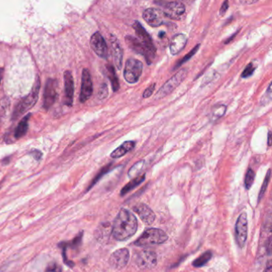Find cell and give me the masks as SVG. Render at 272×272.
<instances>
[{
    "instance_id": "8",
    "label": "cell",
    "mask_w": 272,
    "mask_h": 272,
    "mask_svg": "<svg viewBox=\"0 0 272 272\" xmlns=\"http://www.w3.org/2000/svg\"><path fill=\"white\" fill-rule=\"evenodd\" d=\"M247 238V216L243 212L239 215L235 224V240L240 248H243Z\"/></svg>"
},
{
    "instance_id": "35",
    "label": "cell",
    "mask_w": 272,
    "mask_h": 272,
    "mask_svg": "<svg viewBox=\"0 0 272 272\" xmlns=\"http://www.w3.org/2000/svg\"><path fill=\"white\" fill-rule=\"evenodd\" d=\"M227 9H228V0H225V1L223 2V5H222L220 10H219V14H220V16H223V14H225Z\"/></svg>"
},
{
    "instance_id": "1",
    "label": "cell",
    "mask_w": 272,
    "mask_h": 272,
    "mask_svg": "<svg viewBox=\"0 0 272 272\" xmlns=\"http://www.w3.org/2000/svg\"><path fill=\"white\" fill-rule=\"evenodd\" d=\"M137 230V218L126 208L120 210L112 228L113 236L117 240H125L134 235Z\"/></svg>"
},
{
    "instance_id": "7",
    "label": "cell",
    "mask_w": 272,
    "mask_h": 272,
    "mask_svg": "<svg viewBox=\"0 0 272 272\" xmlns=\"http://www.w3.org/2000/svg\"><path fill=\"white\" fill-rule=\"evenodd\" d=\"M163 14L171 20H180L185 13V6L179 1L167 2L161 4Z\"/></svg>"
},
{
    "instance_id": "30",
    "label": "cell",
    "mask_w": 272,
    "mask_h": 272,
    "mask_svg": "<svg viewBox=\"0 0 272 272\" xmlns=\"http://www.w3.org/2000/svg\"><path fill=\"white\" fill-rule=\"evenodd\" d=\"M110 168H111V164L106 166L103 168V169H102V170L98 173V174H97L95 178L93 180L92 182H91V184H90L87 190H90V188H92V187L94 186L95 185V184H96V183L98 182L99 181V180H100V179L102 178L106 174H107L108 172L110 171Z\"/></svg>"
},
{
    "instance_id": "14",
    "label": "cell",
    "mask_w": 272,
    "mask_h": 272,
    "mask_svg": "<svg viewBox=\"0 0 272 272\" xmlns=\"http://www.w3.org/2000/svg\"><path fill=\"white\" fill-rule=\"evenodd\" d=\"M129 260V252L128 249H118L112 254L110 264L114 268L122 269L127 265Z\"/></svg>"
},
{
    "instance_id": "18",
    "label": "cell",
    "mask_w": 272,
    "mask_h": 272,
    "mask_svg": "<svg viewBox=\"0 0 272 272\" xmlns=\"http://www.w3.org/2000/svg\"><path fill=\"white\" fill-rule=\"evenodd\" d=\"M133 211L138 214L141 220L148 226L152 224L155 220V214L149 206L144 203H139L133 207Z\"/></svg>"
},
{
    "instance_id": "40",
    "label": "cell",
    "mask_w": 272,
    "mask_h": 272,
    "mask_svg": "<svg viewBox=\"0 0 272 272\" xmlns=\"http://www.w3.org/2000/svg\"><path fill=\"white\" fill-rule=\"evenodd\" d=\"M9 161H10V158H6L5 160H3V164H9Z\"/></svg>"
},
{
    "instance_id": "12",
    "label": "cell",
    "mask_w": 272,
    "mask_h": 272,
    "mask_svg": "<svg viewBox=\"0 0 272 272\" xmlns=\"http://www.w3.org/2000/svg\"><path fill=\"white\" fill-rule=\"evenodd\" d=\"M125 40H126V44H127L128 46H129L132 50L137 52L138 54H141L142 55V56H145L148 64H151V63H152L153 59H154V55L152 54L138 39L133 37V36H129V35H128V36H126Z\"/></svg>"
},
{
    "instance_id": "17",
    "label": "cell",
    "mask_w": 272,
    "mask_h": 272,
    "mask_svg": "<svg viewBox=\"0 0 272 272\" xmlns=\"http://www.w3.org/2000/svg\"><path fill=\"white\" fill-rule=\"evenodd\" d=\"M65 84V104L71 107L74 102V94H75V86L74 79L71 71H66L64 72Z\"/></svg>"
},
{
    "instance_id": "36",
    "label": "cell",
    "mask_w": 272,
    "mask_h": 272,
    "mask_svg": "<svg viewBox=\"0 0 272 272\" xmlns=\"http://www.w3.org/2000/svg\"><path fill=\"white\" fill-rule=\"evenodd\" d=\"M31 154H32V156H33V157L35 158L36 160H38V161L41 160L42 156H43V154H42V152L39 150H32V152H31Z\"/></svg>"
},
{
    "instance_id": "16",
    "label": "cell",
    "mask_w": 272,
    "mask_h": 272,
    "mask_svg": "<svg viewBox=\"0 0 272 272\" xmlns=\"http://www.w3.org/2000/svg\"><path fill=\"white\" fill-rule=\"evenodd\" d=\"M110 47H111L112 55L114 58V64L118 70H122L123 64V50L120 42L114 35L110 38Z\"/></svg>"
},
{
    "instance_id": "38",
    "label": "cell",
    "mask_w": 272,
    "mask_h": 272,
    "mask_svg": "<svg viewBox=\"0 0 272 272\" xmlns=\"http://www.w3.org/2000/svg\"><path fill=\"white\" fill-rule=\"evenodd\" d=\"M268 146H271V132L270 130H269L268 132Z\"/></svg>"
},
{
    "instance_id": "4",
    "label": "cell",
    "mask_w": 272,
    "mask_h": 272,
    "mask_svg": "<svg viewBox=\"0 0 272 272\" xmlns=\"http://www.w3.org/2000/svg\"><path fill=\"white\" fill-rule=\"evenodd\" d=\"M188 75V70L187 68H183L180 70L179 72H176L174 76L166 82L165 84H163L162 87L158 90L156 95H155V99L160 100L165 98L168 94H170L175 88L178 87L184 79L186 78Z\"/></svg>"
},
{
    "instance_id": "41",
    "label": "cell",
    "mask_w": 272,
    "mask_h": 272,
    "mask_svg": "<svg viewBox=\"0 0 272 272\" xmlns=\"http://www.w3.org/2000/svg\"><path fill=\"white\" fill-rule=\"evenodd\" d=\"M193 1V0H179V2H190Z\"/></svg>"
},
{
    "instance_id": "31",
    "label": "cell",
    "mask_w": 272,
    "mask_h": 272,
    "mask_svg": "<svg viewBox=\"0 0 272 272\" xmlns=\"http://www.w3.org/2000/svg\"><path fill=\"white\" fill-rule=\"evenodd\" d=\"M254 70H255V66H254V64L252 62L250 63V64H247V67L243 70V72H242V75H241V78H250V76H252Z\"/></svg>"
},
{
    "instance_id": "9",
    "label": "cell",
    "mask_w": 272,
    "mask_h": 272,
    "mask_svg": "<svg viewBox=\"0 0 272 272\" xmlns=\"http://www.w3.org/2000/svg\"><path fill=\"white\" fill-rule=\"evenodd\" d=\"M90 46L94 52L99 58L107 59L109 56V50L105 38L99 32H96L92 35L90 38Z\"/></svg>"
},
{
    "instance_id": "21",
    "label": "cell",
    "mask_w": 272,
    "mask_h": 272,
    "mask_svg": "<svg viewBox=\"0 0 272 272\" xmlns=\"http://www.w3.org/2000/svg\"><path fill=\"white\" fill-rule=\"evenodd\" d=\"M145 174L138 175L137 177L134 178L133 180L127 183L125 186L122 188V191H121V196H124V195L127 194L128 192L133 190V188H135L136 187L141 185V183L143 182L145 180Z\"/></svg>"
},
{
    "instance_id": "28",
    "label": "cell",
    "mask_w": 272,
    "mask_h": 272,
    "mask_svg": "<svg viewBox=\"0 0 272 272\" xmlns=\"http://www.w3.org/2000/svg\"><path fill=\"white\" fill-rule=\"evenodd\" d=\"M144 164H145V161L138 162L137 164H134L131 169L129 170V177L133 178L138 176L140 171L143 168Z\"/></svg>"
},
{
    "instance_id": "23",
    "label": "cell",
    "mask_w": 272,
    "mask_h": 272,
    "mask_svg": "<svg viewBox=\"0 0 272 272\" xmlns=\"http://www.w3.org/2000/svg\"><path fill=\"white\" fill-rule=\"evenodd\" d=\"M106 68H107L108 78L110 79V83H111L112 88L114 92H117L120 88V84L115 70L111 64H108Z\"/></svg>"
},
{
    "instance_id": "34",
    "label": "cell",
    "mask_w": 272,
    "mask_h": 272,
    "mask_svg": "<svg viewBox=\"0 0 272 272\" xmlns=\"http://www.w3.org/2000/svg\"><path fill=\"white\" fill-rule=\"evenodd\" d=\"M155 87H156V84H153L149 86V88H147L146 90L144 92L143 98H149V96H151V95L154 92Z\"/></svg>"
},
{
    "instance_id": "13",
    "label": "cell",
    "mask_w": 272,
    "mask_h": 272,
    "mask_svg": "<svg viewBox=\"0 0 272 272\" xmlns=\"http://www.w3.org/2000/svg\"><path fill=\"white\" fill-rule=\"evenodd\" d=\"M93 94V82L90 71L87 68L83 70L82 74V88L79 100L81 103H86Z\"/></svg>"
},
{
    "instance_id": "19",
    "label": "cell",
    "mask_w": 272,
    "mask_h": 272,
    "mask_svg": "<svg viewBox=\"0 0 272 272\" xmlns=\"http://www.w3.org/2000/svg\"><path fill=\"white\" fill-rule=\"evenodd\" d=\"M187 41H188V38H187L186 35H184V34L175 35L169 43V50H170L171 54L172 55L178 54L179 52H181V50L184 49V47L187 44Z\"/></svg>"
},
{
    "instance_id": "29",
    "label": "cell",
    "mask_w": 272,
    "mask_h": 272,
    "mask_svg": "<svg viewBox=\"0 0 272 272\" xmlns=\"http://www.w3.org/2000/svg\"><path fill=\"white\" fill-rule=\"evenodd\" d=\"M199 47H200V45H197L196 46L194 47L193 49L190 51L188 54L185 55V56H184V58L176 64V66H175L174 68H179V67L181 66L183 64L187 62L188 60H189L190 59L192 58V56L196 54V52H197L198 50H199Z\"/></svg>"
},
{
    "instance_id": "27",
    "label": "cell",
    "mask_w": 272,
    "mask_h": 272,
    "mask_svg": "<svg viewBox=\"0 0 272 272\" xmlns=\"http://www.w3.org/2000/svg\"><path fill=\"white\" fill-rule=\"evenodd\" d=\"M270 169L268 170L267 173H266V177H265L264 181L262 183V187H261L260 191H259V194H258V202H259L261 200H262V196H264L265 192H266V188H267V186H268L269 182H270Z\"/></svg>"
},
{
    "instance_id": "33",
    "label": "cell",
    "mask_w": 272,
    "mask_h": 272,
    "mask_svg": "<svg viewBox=\"0 0 272 272\" xmlns=\"http://www.w3.org/2000/svg\"><path fill=\"white\" fill-rule=\"evenodd\" d=\"M108 86L106 84H102L101 86L99 92H98V98L101 100L106 99L108 96Z\"/></svg>"
},
{
    "instance_id": "24",
    "label": "cell",
    "mask_w": 272,
    "mask_h": 272,
    "mask_svg": "<svg viewBox=\"0 0 272 272\" xmlns=\"http://www.w3.org/2000/svg\"><path fill=\"white\" fill-rule=\"evenodd\" d=\"M227 106L224 104H217L211 109V119L212 121L217 120L225 114Z\"/></svg>"
},
{
    "instance_id": "32",
    "label": "cell",
    "mask_w": 272,
    "mask_h": 272,
    "mask_svg": "<svg viewBox=\"0 0 272 272\" xmlns=\"http://www.w3.org/2000/svg\"><path fill=\"white\" fill-rule=\"evenodd\" d=\"M45 272H62V268L56 262H51L47 266Z\"/></svg>"
},
{
    "instance_id": "39",
    "label": "cell",
    "mask_w": 272,
    "mask_h": 272,
    "mask_svg": "<svg viewBox=\"0 0 272 272\" xmlns=\"http://www.w3.org/2000/svg\"><path fill=\"white\" fill-rule=\"evenodd\" d=\"M3 76H4V68H0V86H1V82H2Z\"/></svg>"
},
{
    "instance_id": "5",
    "label": "cell",
    "mask_w": 272,
    "mask_h": 272,
    "mask_svg": "<svg viewBox=\"0 0 272 272\" xmlns=\"http://www.w3.org/2000/svg\"><path fill=\"white\" fill-rule=\"evenodd\" d=\"M143 71V64L141 60L128 59L124 70V78L129 84H135L141 78Z\"/></svg>"
},
{
    "instance_id": "6",
    "label": "cell",
    "mask_w": 272,
    "mask_h": 272,
    "mask_svg": "<svg viewBox=\"0 0 272 272\" xmlns=\"http://www.w3.org/2000/svg\"><path fill=\"white\" fill-rule=\"evenodd\" d=\"M58 86L59 83L56 79L49 78L46 82L44 95H43V108L46 110L51 108L56 102L58 98Z\"/></svg>"
},
{
    "instance_id": "10",
    "label": "cell",
    "mask_w": 272,
    "mask_h": 272,
    "mask_svg": "<svg viewBox=\"0 0 272 272\" xmlns=\"http://www.w3.org/2000/svg\"><path fill=\"white\" fill-rule=\"evenodd\" d=\"M133 28L135 30L136 34L138 37V40L141 42L145 48H146L152 54H156V47L153 44V40L151 38L150 35L145 30V28L142 26L139 22L135 21L133 22Z\"/></svg>"
},
{
    "instance_id": "22",
    "label": "cell",
    "mask_w": 272,
    "mask_h": 272,
    "mask_svg": "<svg viewBox=\"0 0 272 272\" xmlns=\"http://www.w3.org/2000/svg\"><path fill=\"white\" fill-rule=\"evenodd\" d=\"M32 114L24 116L20 121L18 126L16 128V132H15V137L16 138H20L25 136L26 133L28 132V126H29L30 117Z\"/></svg>"
},
{
    "instance_id": "20",
    "label": "cell",
    "mask_w": 272,
    "mask_h": 272,
    "mask_svg": "<svg viewBox=\"0 0 272 272\" xmlns=\"http://www.w3.org/2000/svg\"><path fill=\"white\" fill-rule=\"evenodd\" d=\"M135 146L136 144L134 141H126L121 146H118L117 149H115L114 152H112L110 156L113 158H119L125 156L128 152L133 150V148H135Z\"/></svg>"
},
{
    "instance_id": "2",
    "label": "cell",
    "mask_w": 272,
    "mask_h": 272,
    "mask_svg": "<svg viewBox=\"0 0 272 272\" xmlns=\"http://www.w3.org/2000/svg\"><path fill=\"white\" fill-rule=\"evenodd\" d=\"M40 87H41V82H40V78L37 76L32 91L30 92V94L25 98H23L19 102L18 104L16 105L14 112L12 115V120H16L18 119L19 117L24 115V113L29 111L30 109L32 108L35 106L36 102H38V99H39Z\"/></svg>"
},
{
    "instance_id": "25",
    "label": "cell",
    "mask_w": 272,
    "mask_h": 272,
    "mask_svg": "<svg viewBox=\"0 0 272 272\" xmlns=\"http://www.w3.org/2000/svg\"><path fill=\"white\" fill-rule=\"evenodd\" d=\"M211 256H212V253L210 251L206 252L203 253L200 257H198L196 260L193 261L192 265L195 268H200L205 265L208 261L211 260Z\"/></svg>"
},
{
    "instance_id": "3",
    "label": "cell",
    "mask_w": 272,
    "mask_h": 272,
    "mask_svg": "<svg viewBox=\"0 0 272 272\" xmlns=\"http://www.w3.org/2000/svg\"><path fill=\"white\" fill-rule=\"evenodd\" d=\"M167 240L168 235L165 232L159 228H149L136 240L135 245L139 247H150L164 244Z\"/></svg>"
},
{
    "instance_id": "37",
    "label": "cell",
    "mask_w": 272,
    "mask_h": 272,
    "mask_svg": "<svg viewBox=\"0 0 272 272\" xmlns=\"http://www.w3.org/2000/svg\"><path fill=\"white\" fill-rule=\"evenodd\" d=\"M258 0H240V2L243 5H251V4H255Z\"/></svg>"
},
{
    "instance_id": "15",
    "label": "cell",
    "mask_w": 272,
    "mask_h": 272,
    "mask_svg": "<svg viewBox=\"0 0 272 272\" xmlns=\"http://www.w3.org/2000/svg\"><path fill=\"white\" fill-rule=\"evenodd\" d=\"M143 18L151 26L157 28L162 25L164 14L161 10L157 8H148L143 12Z\"/></svg>"
},
{
    "instance_id": "26",
    "label": "cell",
    "mask_w": 272,
    "mask_h": 272,
    "mask_svg": "<svg viewBox=\"0 0 272 272\" xmlns=\"http://www.w3.org/2000/svg\"><path fill=\"white\" fill-rule=\"evenodd\" d=\"M254 176H255V174H254L253 170L251 168H249L247 170V173H246L244 180L245 188L247 190L251 188V186L254 183Z\"/></svg>"
},
{
    "instance_id": "11",
    "label": "cell",
    "mask_w": 272,
    "mask_h": 272,
    "mask_svg": "<svg viewBox=\"0 0 272 272\" xmlns=\"http://www.w3.org/2000/svg\"><path fill=\"white\" fill-rule=\"evenodd\" d=\"M157 262V256L154 252L142 251L137 255L136 264L141 270H149L153 268Z\"/></svg>"
}]
</instances>
